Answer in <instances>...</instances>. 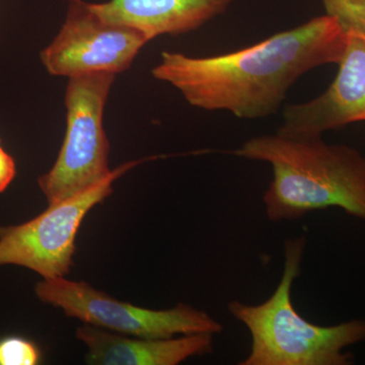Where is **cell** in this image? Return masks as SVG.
<instances>
[{"label": "cell", "instance_id": "7a4b0ae2", "mask_svg": "<svg viewBox=\"0 0 365 365\" xmlns=\"http://www.w3.org/2000/svg\"><path fill=\"white\" fill-rule=\"evenodd\" d=\"M232 153L272 168V181L263 195L271 222L299 220L328 208L365 220V157L359 150L327 143L322 136L276 132L253 137Z\"/></svg>", "mask_w": 365, "mask_h": 365}, {"label": "cell", "instance_id": "52a82bcc", "mask_svg": "<svg viewBox=\"0 0 365 365\" xmlns=\"http://www.w3.org/2000/svg\"><path fill=\"white\" fill-rule=\"evenodd\" d=\"M150 41L138 29L108 19L93 2L67 0L63 24L40 59L53 76L69 78L91 72L117 76L130 68Z\"/></svg>", "mask_w": 365, "mask_h": 365}, {"label": "cell", "instance_id": "5b68a950", "mask_svg": "<svg viewBox=\"0 0 365 365\" xmlns=\"http://www.w3.org/2000/svg\"><path fill=\"white\" fill-rule=\"evenodd\" d=\"M36 294L44 304L62 309L69 318L97 328L133 337L165 339L196 333L222 332L220 322L187 304L168 309H150L121 302L86 281L66 277L43 279Z\"/></svg>", "mask_w": 365, "mask_h": 365}, {"label": "cell", "instance_id": "277c9868", "mask_svg": "<svg viewBox=\"0 0 365 365\" xmlns=\"http://www.w3.org/2000/svg\"><path fill=\"white\" fill-rule=\"evenodd\" d=\"M116 76L110 72H91L68 78L63 143L51 170L38 180L48 205L83 193L112 174L110 143L103 122Z\"/></svg>", "mask_w": 365, "mask_h": 365}, {"label": "cell", "instance_id": "ba28073f", "mask_svg": "<svg viewBox=\"0 0 365 365\" xmlns=\"http://www.w3.org/2000/svg\"><path fill=\"white\" fill-rule=\"evenodd\" d=\"M337 76L319 97L283 110L278 133L319 137L326 132L365 121V41L348 36Z\"/></svg>", "mask_w": 365, "mask_h": 365}, {"label": "cell", "instance_id": "9c48e42d", "mask_svg": "<svg viewBox=\"0 0 365 365\" xmlns=\"http://www.w3.org/2000/svg\"><path fill=\"white\" fill-rule=\"evenodd\" d=\"M76 338L88 348L86 361L97 365H177L213 351V334L196 333L165 339L133 337L85 324Z\"/></svg>", "mask_w": 365, "mask_h": 365}, {"label": "cell", "instance_id": "4fadbf2b", "mask_svg": "<svg viewBox=\"0 0 365 365\" xmlns=\"http://www.w3.org/2000/svg\"><path fill=\"white\" fill-rule=\"evenodd\" d=\"M16 175V163L13 157L2 148L0 140V193L6 191L7 187L14 181Z\"/></svg>", "mask_w": 365, "mask_h": 365}, {"label": "cell", "instance_id": "7c38bea8", "mask_svg": "<svg viewBox=\"0 0 365 365\" xmlns=\"http://www.w3.org/2000/svg\"><path fill=\"white\" fill-rule=\"evenodd\" d=\"M39 347L18 336L0 339V365H36L40 364Z\"/></svg>", "mask_w": 365, "mask_h": 365}, {"label": "cell", "instance_id": "8992f818", "mask_svg": "<svg viewBox=\"0 0 365 365\" xmlns=\"http://www.w3.org/2000/svg\"><path fill=\"white\" fill-rule=\"evenodd\" d=\"M143 162L132 160L120 165L100 184L48 205L30 222L0 227V266H21L43 279L66 277L73 266L76 235L86 215L111 195L117 179Z\"/></svg>", "mask_w": 365, "mask_h": 365}, {"label": "cell", "instance_id": "30bf717a", "mask_svg": "<svg viewBox=\"0 0 365 365\" xmlns=\"http://www.w3.org/2000/svg\"><path fill=\"white\" fill-rule=\"evenodd\" d=\"M235 0H109L95 4L110 20L138 29L150 40L193 32L227 13Z\"/></svg>", "mask_w": 365, "mask_h": 365}, {"label": "cell", "instance_id": "3957f363", "mask_svg": "<svg viewBox=\"0 0 365 365\" xmlns=\"http://www.w3.org/2000/svg\"><path fill=\"white\" fill-rule=\"evenodd\" d=\"M306 239L287 240L284 267L272 295L259 304L240 300L227 309L248 329L251 349L241 365H350L348 347L365 341V319H350L333 326H319L295 309L292 287L302 273Z\"/></svg>", "mask_w": 365, "mask_h": 365}, {"label": "cell", "instance_id": "6da1fadb", "mask_svg": "<svg viewBox=\"0 0 365 365\" xmlns=\"http://www.w3.org/2000/svg\"><path fill=\"white\" fill-rule=\"evenodd\" d=\"M348 35L332 16H317L257 44L210 57L165 51L151 71L192 107L262 119L279 110L288 91L307 72L338 64Z\"/></svg>", "mask_w": 365, "mask_h": 365}, {"label": "cell", "instance_id": "8fae6325", "mask_svg": "<svg viewBox=\"0 0 365 365\" xmlns=\"http://www.w3.org/2000/svg\"><path fill=\"white\" fill-rule=\"evenodd\" d=\"M327 16L338 21L348 36L365 41V0H319Z\"/></svg>", "mask_w": 365, "mask_h": 365}]
</instances>
